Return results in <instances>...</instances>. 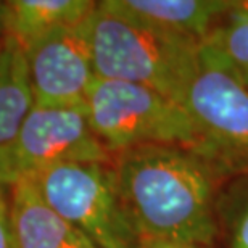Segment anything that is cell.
Here are the masks:
<instances>
[{"label": "cell", "instance_id": "1", "mask_svg": "<svg viewBox=\"0 0 248 248\" xmlns=\"http://www.w3.org/2000/svg\"><path fill=\"white\" fill-rule=\"evenodd\" d=\"M126 210L145 239L210 247L217 234L215 187L217 168L195 150L142 145L113 156Z\"/></svg>", "mask_w": 248, "mask_h": 248}, {"label": "cell", "instance_id": "2", "mask_svg": "<svg viewBox=\"0 0 248 248\" xmlns=\"http://www.w3.org/2000/svg\"><path fill=\"white\" fill-rule=\"evenodd\" d=\"M84 24L97 78L140 84L181 103L202 42L156 31L100 2Z\"/></svg>", "mask_w": 248, "mask_h": 248}, {"label": "cell", "instance_id": "3", "mask_svg": "<svg viewBox=\"0 0 248 248\" xmlns=\"http://www.w3.org/2000/svg\"><path fill=\"white\" fill-rule=\"evenodd\" d=\"M86 108L93 132L113 156L142 145L200 150V137L184 107L150 87L95 78Z\"/></svg>", "mask_w": 248, "mask_h": 248}, {"label": "cell", "instance_id": "4", "mask_svg": "<svg viewBox=\"0 0 248 248\" xmlns=\"http://www.w3.org/2000/svg\"><path fill=\"white\" fill-rule=\"evenodd\" d=\"M44 200L97 248H139L111 163H66L29 176Z\"/></svg>", "mask_w": 248, "mask_h": 248}, {"label": "cell", "instance_id": "5", "mask_svg": "<svg viewBox=\"0 0 248 248\" xmlns=\"http://www.w3.org/2000/svg\"><path fill=\"white\" fill-rule=\"evenodd\" d=\"M181 105L200 137V155L217 168L248 161V87L219 50L205 41Z\"/></svg>", "mask_w": 248, "mask_h": 248}, {"label": "cell", "instance_id": "6", "mask_svg": "<svg viewBox=\"0 0 248 248\" xmlns=\"http://www.w3.org/2000/svg\"><path fill=\"white\" fill-rule=\"evenodd\" d=\"M10 184L66 163H113L98 140L86 105L31 108L16 137L0 152Z\"/></svg>", "mask_w": 248, "mask_h": 248}, {"label": "cell", "instance_id": "7", "mask_svg": "<svg viewBox=\"0 0 248 248\" xmlns=\"http://www.w3.org/2000/svg\"><path fill=\"white\" fill-rule=\"evenodd\" d=\"M84 21L47 32L24 48L36 107L86 105L97 76Z\"/></svg>", "mask_w": 248, "mask_h": 248}, {"label": "cell", "instance_id": "8", "mask_svg": "<svg viewBox=\"0 0 248 248\" xmlns=\"http://www.w3.org/2000/svg\"><path fill=\"white\" fill-rule=\"evenodd\" d=\"M237 2L226 0H107L102 7L156 31L203 42Z\"/></svg>", "mask_w": 248, "mask_h": 248}, {"label": "cell", "instance_id": "9", "mask_svg": "<svg viewBox=\"0 0 248 248\" xmlns=\"http://www.w3.org/2000/svg\"><path fill=\"white\" fill-rule=\"evenodd\" d=\"M10 192V222L16 248H97L44 200L31 177L18 179Z\"/></svg>", "mask_w": 248, "mask_h": 248}, {"label": "cell", "instance_id": "10", "mask_svg": "<svg viewBox=\"0 0 248 248\" xmlns=\"http://www.w3.org/2000/svg\"><path fill=\"white\" fill-rule=\"evenodd\" d=\"M95 7L91 0H10V36L26 48L47 32L82 23Z\"/></svg>", "mask_w": 248, "mask_h": 248}, {"label": "cell", "instance_id": "11", "mask_svg": "<svg viewBox=\"0 0 248 248\" xmlns=\"http://www.w3.org/2000/svg\"><path fill=\"white\" fill-rule=\"evenodd\" d=\"M32 107L26 53L10 36L0 50V152L13 142Z\"/></svg>", "mask_w": 248, "mask_h": 248}, {"label": "cell", "instance_id": "12", "mask_svg": "<svg viewBox=\"0 0 248 248\" xmlns=\"http://www.w3.org/2000/svg\"><path fill=\"white\" fill-rule=\"evenodd\" d=\"M205 42L219 50L248 87V2H237L221 18Z\"/></svg>", "mask_w": 248, "mask_h": 248}, {"label": "cell", "instance_id": "13", "mask_svg": "<svg viewBox=\"0 0 248 248\" xmlns=\"http://www.w3.org/2000/svg\"><path fill=\"white\" fill-rule=\"evenodd\" d=\"M229 248H248V202L240 208L231 226Z\"/></svg>", "mask_w": 248, "mask_h": 248}, {"label": "cell", "instance_id": "14", "mask_svg": "<svg viewBox=\"0 0 248 248\" xmlns=\"http://www.w3.org/2000/svg\"><path fill=\"white\" fill-rule=\"evenodd\" d=\"M0 248H16L10 222V205L7 198L0 200Z\"/></svg>", "mask_w": 248, "mask_h": 248}, {"label": "cell", "instance_id": "15", "mask_svg": "<svg viewBox=\"0 0 248 248\" xmlns=\"http://www.w3.org/2000/svg\"><path fill=\"white\" fill-rule=\"evenodd\" d=\"M139 248H208V247L192 244V242H181V240L145 239V240H140Z\"/></svg>", "mask_w": 248, "mask_h": 248}, {"label": "cell", "instance_id": "16", "mask_svg": "<svg viewBox=\"0 0 248 248\" xmlns=\"http://www.w3.org/2000/svg\"><path fill=\"white\" fill-rule=\"evenodd\" d=\"M10 39V28H8V8L7 2H0V50Z\"/></svg>", "mask_w": 248, "mask_h": 248}, {"label": "cell", "instance_id": "17", "mask_svg": "<svg viewBox=\"0 0 248 248\" xmlns=\"http://www.w3.org/2000/svg\"><path fill=\"white\" fill-rule=\"evenodd\" d=\"M12 188V184H10L8 177H7V172H5L2 163H0V200L7 197V190Z\"/></svg>", "mask_w": 248, "mask_h": 248}]
</instances>
